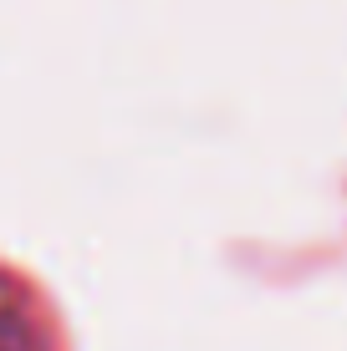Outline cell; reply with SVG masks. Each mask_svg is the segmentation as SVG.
Listing matches in <instances>:
<instances>
[{"label": "cell", "instance_id": "obj_1", "mask_svg": "<svg viewBox=\"0 0 347 351\" xmlns=\"http://www.w3.org/2000/svg\"><path fill=\"white\" fill-rule=\"evenodd\" d=\"M0 351H67L56 306L21 270L0 265Z\"/></svg>", "mask_w": 347, "mask_h": 351}]
</instances>
